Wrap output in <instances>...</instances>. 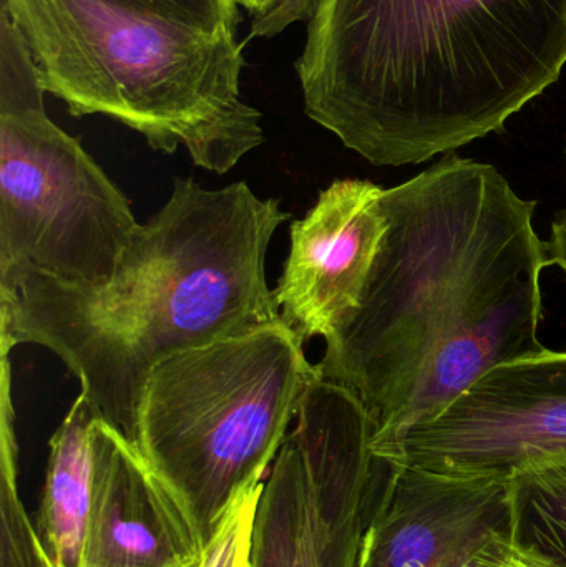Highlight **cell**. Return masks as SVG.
Listing matches in <instances>:
<instances>
[{
	"label": "cell",
	"instance_id": "2",
	"mask_svg": "<svg viewBox=\"0 0 566 567\" xmlns=\"http://www.w3.org/2000/svg\"><path fill=\"white\" fill-rule=\"evenodd\" d=\"M565 66L566 0H316L295 72L312 122L404 166L504 132Z\"/></svg>",
	"mask_w": 566,
	"mask_h": 567
},
{
	"label": "cell",
	"instance_id": "17",
	"mask_svg": "<svg viewBox=\"0 0 566 567\" xmlns=\"http://www.w3.org/2000/svg\"><path fill=\"white\" fill-rule=\"evenodd\" d=\"M467 567H564L541 553L522 545L512 533L488 536L487 542L472 556Z\"/></svg>",
	"mask_w": 566,
	"mask_h": 567
},
{
	"label": "cell",
	"instance_id": "16",
	"mask_svg": "<svg viewBox=\"0 0 566 567\" xmlns=\"http://www.w3.org/2000/svg\"><path fill=\"white\" fill-rule=\"evenodd\" d=\"M251 17L249 39H275L295 25L306 22L316 0H236Z\"/></svg>",
	"mask_w": 566,
	"mask_h": 567
},
{
	"label": "cell",
	"instance_id": "6",
	"mask_svg": "<svg viewBox=\"0 0 566 567\" xmlns=\"http://www.w3.org/2000/svg\"><path fill=\"white\" fill-rule=\"evenodd\" d=\"M22 33L0 10V284L99 287L138 231L128 198L47 115Z\"/></svg>",
	"mask_w": 566,
	"mask_h": 567
},
{
	"label": "cell",
	"instance_id": "18",
	"mask_svg": "<svg viewBox=\"0 0 566 567\" xmlns=\"http://www.w3.org/2000/svg\"><path fill=\"white\" fill-rule=\"evenodd\" d=\"M119 2L140 3L169 12L185 13L208 20L241 22V13L236 0H119Z\"/></svg>",
	"mask_w": 566,
	"mask_h": 567
},
{
	"label": "cell",
	"instance_id": "19",
	"mask_svg": "<svg viewBox=\"0 0 566 567\" xmlns=\"http://www.w3.org/2000/svg\"><path fill=\"white\" fill-rule=\"evenodd\" d=\"M547 249L550 266H558L566 276V208L558 212L552 221Z\"/></svg>",
	"mask_w": 566,
	"mask_h": 567
},
{
	"label": "cell",
	"instance_id": "13",
	"mask_svg": "<svg viewBox=\"0 0 566 567\" xmlns=\"http://www.w3.org/2000/svg\"><path fill=\"white\" fill-rule=\"evenodd\" d=\"M508 478L512 536L566 567V456L531 460Z\"/></svg>",
	"mask_w": 566,
	"mask_h": 567
},
{
	"label": "cell",
	"instance_id": "12",
	"mask_svg": "<svg viewBox=\"0 0 566 567\" xmlns=\"http://www.w3.org/2000/svg\"><path fill=\"white\" fill-rule=\"evenodd\" d=\"M99 406L80 392L50 439L37 529L55 567H85Z\"/></svg>",
	"mask_w": 566,
	"mask_h": 567
},
{
	"label": "cell",
	"instance_id": "15",
	"mask_svg": "<svg viewBox=\"0 0 566 567\" xmlns=\"http://www.w3.org/2000/svg\"><path fill=\"white\" fill-rule=\"evenodd\" d=\"M265 483L251 486L233 502L203 549L199 567H251L256 513Z\"/></svg>",
	"mask_w": 566,
	"mask_h": 567
},
{
	"label": "cell",
	"instance_id": "20",
	"mask_svg": "<svg viewBox=\"0 0 566 567\" xmlns=\"http://www.w3.org/2000/svg\"><path fill=\"white\" fill-rule=\"evenodd\" d=\"M199 565H202V561H198V563H192V565L179 566V567H199Z\"/></svg>",
	"mask_w": 566,
	"mask_h": 567
},
{
	"label": "cell",
	"instance_id": "14",
	"mask_svg": "<svg viewBox=\"0 0 566 567\" xmlns=\"http://www.w3.org/2000/svg\"><path fill=\"white\" fill-rule=\"evenodd\" d=\"M10 395V363L2 365V483H0V567H55L39 529L27 518L17 486V440Z\"/></svg>",
	"mask_w": 566,
	"mask_h": 567
},
{
	"label": "cell",
	"instance_id": "4",
	"mask_svg": "<svg viewBox=\"0 0 566 567\" xmlns=\"http://www.w3.org/2000/svg\"><path fill=\"white\" fill-rule=\"evenodd\" d=\"M43 89L76 118L103 115L155 152L179 146L225 175L265 143L241 95L239 22L119 0H2Z\"/></svg>",
	"mask_w": 566,
	"mask_h": 567
},
{
	"label": "cell",
	"instance_id": "5",
	"mask_svg": "<svg viewBox=\"0 0 566 567\" xmlns=\"http://www.w3.org/2000/svg\"><path fill=\"white\" fill-rule=\"evenodd\" d=\"M282 320L163 360L140 400L136 446L185 508L203 549L236 498L268 478L321 377Z\"/></svg>",
	"mask_w": 566,
	"mask_h": 567
},
{
	"label": "cell",
	"instance_id": "9",
	"mask_svg": "<svg viewBox=\"0 0 566 567\" xmlns=\"http://www.w3.org/2000/svg\"><path fill=\"white\" fill-rule=\"evenodd\" d=\"M501 532L512 533L511 478L441 475L382 458L358 567H467Z\"/></svg>",
	"mask_w": 566,
	"mask_h": 567
},
{
	"label": "cell",
	"instance_id": "7",
	"mask_svg": "<svg viewBox=\"0 0 566 567\" xmlns=\"http://www.w3.org/2000/svg\"><path fill=\"white\" fill-rule=\"evenodd\" d=\"M375 476L359 423L301 410L266 478L251 567H358Z\"/></svg>",
	"mask_w": 566,
	"mask_h": 567
},
{
	"label": "cell",
	"instance_id": "10",
	"mask_svg": "<svg viewBox=\"0 0 566 567\" xmlns=\"http://www.w3.org/2000/svg\"><path fill=\"white\" fill-rule=\"evenodd\" d=\"M382 193L368 179H336L305 218L292 221L272 292L282 320L302 340H328L358 309L388 231Z\"/></svg>",
	"mask_w": 566,
	"mask_h": 567
},
{
	"label": "cell",
	"instance_id": "8",
	"mask_svg": "<svg viewBox=\"0 0 566 567\" xmlns=\"http://www.w3.org/2000/svg\"><path fill=\"white\" fill-rule=\"evenodd\" d=\"M566 456V352L498 367L444 413L409 430L388 458L452 476H502Z\"/></svg>",
	"mask_w": 566,
	"mask_h": 567
},
{
	"label": "cell",
	"instance_id": "11",
	"mask_svg": "<svg viewBox=\"0 0 566 567\" xmlns=\"http://www.w3.org/2000/svg\"><path fill=\"white\" fill-rule=\"evenodd\" d=\"M202 555L185 508L138 446L100 413L85 567H179Z\"/></svg>",
	"mask_w": 566,
	"mask_h": 567
},
{
	"label": "cell",
	"instance_id": "1",
	"mask_svg": "<svg viewBox=\"0 0 566 567\" xmlns=\"http://www.w3.org/2000/svg\"><path fill=\"white\" fill-rule=\"evenodd\" d=\"M388 231L361 302L326 340L321 377L361 400L372 450L431 422L492 370L547 352L537 202L488 163L444 155L384 189Z\"/></svg>",
	"mask_w": 566,
	"mask_h": 567
},
{
	"label": "cell",
	"instance_id": "3",
	"mask_svg": "<svg viewBox=\"0 0 566 567\" xmlns=\"http://www.w3.org/2000/svg\"><path fill=\"white\" fill-rule=\"evenodd\" d=\"M288 219L278 199L259 198L246 183L208 189L175 178L109 282L75 287L23 275L0 284V346L55 353L136 445L140 400L158 363L282 322L266 255Z\"/></svg>",
	"mask_w": 566,
	"mask_h": 567
}]
</instances>
